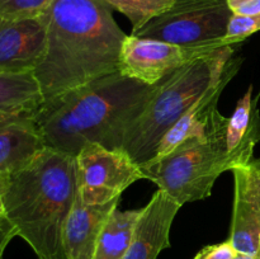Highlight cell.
<instances>
[{"instance_id": "4", "label": "cell", "mask_w": 260, "mask_h": 259, "mask_svg": "<svg viewBox=\"0 0 260 259\" xmlns=\"http://www.w3.org/2000/svg\"><path fill=\"white\" fill-rule=\"evenodd\" d=\"M231 57L234 46L217 48L160 81L151 101L124 135L122 150L139 165L151 160L165 134L222 76Z\"/></svg>"}, {"instance_id": "9", "label": "cell", "mask_w": 260, "mask_h": 259, "mask_svg": "<svg viewBox=\"0 0 260 259\" xmlns=\"http://www.w3.org/2000/svg\"><path fill=\"white\" fill-rule=\"evenodd\" d=\"M46 48V22L0 17V73H35Z\"/></svg>"}, {"instance_id": "18", "label": "cell", "mask_w": 260, "mask_h": 259, "mask_svg": "<svg viewBox=\"0 0 260 259\" xmlns=\"http://www.w3.org/2000/svg\"><path fill=\"white\" fill-rule=\"evenodd\" d=\"M112 10L122 13L132 24V33L173 7L175 0H103Z\"/></svg>"}, {"instance_id": "14", "label": "cell", "mask_w": 260, "mask_h": 259, "mask_svg": "<svg viewBox=\"0 0 260 259\" xmlns=\"http://www.w3.org/2000/svg\"><path fill=\"white\" fill-rule=\"evenodd\" d=\"M245 167L231 170L235 179V196L229 240L239 253L256 255L260 253V215L249 187Z\"/></svg>"}, {"instance_id": "11", "label": "cell", "mask_w": 260, "mask_h": 259, "mask_svg": "<svg viewBox=\"0 0 260 259\" xmlns=\"http://www.w3.org/2000/svg\"><path fill=\"white\" fill-rule=\"evenodd\" d=\"M241 63H243V57L230 58L222 76L201 98H198L175 122L174 126L165 134L154 157L164 156L185 140L206 134L213 113L217 111V102L220 95L231 79L238 74Z\"/></svg>"}, {"instance_id": "15", "label": "cell", "mask_w": 260, "mask_h": 259, "mask_svg": "<svg viewBox=\"0 0 260 259\" xmlns=\"http://www.w3.org/2000/svg\"><path fill=\"white\" fill-rule=\"evenodd\" d=\"M256 106L258 98L253 99V85H250L228 121V151L235 155L240 167L253 160L254 147L260 141V114Z\"/></svg>"}, {"instance_id": "25", "label": "cell", "mask_w": 260, "mask_h": 259, "mask_svg": "<svg viewBox=\"0 0 260 259\" xmlns=\"http://www.w3.org/2000/svg\"><path fill=\"white\" fill-rule=\"evenodd\" d=\"M234 259H260V253L256 255H250V254H244V253H236Z\"/></svg>"}, {"instance_id": "13", "label": "cell", "mask_w": 260, "mask_h": 259, "mask_svg": "<svg viewBox=\"0 0 260 259\" xmlns=\"http://www.w3.org/2000/svg\"><path fill=\"white\" fill-rule=\"evenodd\" d=\"M33 112L0 118V178L27 165L46 147Z\"/></svg>"}, {"instance_id": "23", "label": "cell", "mask_w": 260, "mask_h": 259, "mask_svg": "<svg viewBox=\"0 0 260 259\" xmlns=\"http://www.w3.org/2000/svg\"><path fill=\"white\" fill-rule=\"evenodd\" d=\"M228 5L236 15L260 14V0H228Z\"/></svg>"}, {"instance_id": "1", "label": "cell", "mask_w": 260, "mask_h": 259, "mask_svg": "<svg viewBox=\"0 0 260 259\" xmlns=\"http://www.w3.org/2000/svg\"><path fill=\"white\" fill-rule=\"evenodd\" d=\"M46 48L35 70L43 99L119 71L127 35L103 0H52L42 15Z\"/></svg>"}, {"instance_id": "3", "label": "cell", "mask_w": 260, "mask_h": 259, "mask_svg": "<svg viewBox=\"0 0 260 259\" xmlns=\"http://www.w3.org/2000/svg\"><path fill=\"white\" fill-rule=\"evenodd\" d=\"M5 216L38 259H68L63 229L78 195L76 157L45 147L0 178Z\"/></svg>"}, {"instance_id": "22", "label": "cell", "mask_w": 260, "mask_h": 259, "mask_svg": "<svg viewBox=\"0 0 260 259\" xmlns=\"http://www.w3.org/2000/svg\"><path fill=\"white\" fill-rule=\"evenodd\" d=\"M246 175H248L249 187H250L253 197L255 200L256 207L259 210L260 215V159L251 160L245 167Z\"/></svg>"}, {"instance_id": "19", "label": "cell", "mask_w": 260, "mask_h": 259, "mask_svg": "<svg viewBox=\"0 0 260 259\" xmlns=\"http://www.w3.org/2000/svg\"><path fill=\"white\" fill-rule=\"evenodd\" d=\"M52 0H0V17L35 19L45 14Z\"/></svg>"}, {"instance_id": "7", "label": "cell", "mask_w": 260, "mask_h": 259, "mask_svg": "<svg viewBox=\"0 0 260 259\" xmlns=\"http://www.w3.org/2000/svg\"><path fill=\"white\" fill-rule=\"evenodd\" d=\"M75 157L78 195L85 205L112 202L135 182L145 179L140 165L124 150L86 142Z\"/></svg>"}, {"instance_id": "26", "label": "cell", "mask_w": 260, "mask_h": 259, "mask_svg": "<svg viewBox=\"0 0 260 259\" xmlns=\"http://www.w3.org/2000/svg\"><path fill=\"white\" fill-rule=\"evenodd\" d=\"M0 216H5V206H4V201H3L2 190H0Z\"/></svg>"}, {"instance_id": "2", "label": "cell", "mask_w": 260, "mask_h": 259, "mask_svg": "<svg viewBox=\"0 0 260 259\" xmlns=\"http://www.w3.org/2000/svg\"><path fill=\"white\" fill-rule=\"evenodd\" d=\"M156 89L117 71L43 99L33 116L46 147L74 156L86 142L122 150L124 135Z\"/></svg>"}, {"instance_id": "5", "label": "cell", "mask_w": 260, "mask_h": 259, "mask_svg": "<svg viewBox=\"0 0 260 259\" xmlns=\"http://www.w3.org/2000/svg\"><path fill=\"white\" fill-rule=\"evenodd\" d=\"M228 121L217 109L205 135L190 137L164 156L140 165L145 179L182 206L210 197L217 178L240 167L235 155L228 151Z\"/></svg>"}, {"instance_id": "17", "label": "cell", "mask_w": 260, "mask_h": 259, "mask_svg": "<svg viewBox=\"0 0 260 259\" xmlns=\"http://www.w3.org/2000/svg\"><path fill=\"white\" fill-rule=\"evenodd\" d=\"M140 213L141 210L119 211L116 208L99 235L94 259H123Z\"/></svg>"}, {"instance_id": "24", "label": "cell", "mask_w": 260, "mask_h": 259, "mask_svg": "<svg viewBox=\"0 0 260 259\" xmlns=\"http://www.w3.org/2000/svg\"><path fill=\"white\" fill-rule=\"evenodd\" d=\"M14 236H17V233L10 221L7 216H0V259H3L5 249Z\"/></svg>"}, {"instance_id": "12", "label": "cell", "mask_w": 260, "mask_h": 259, "mask_svg": "<svg viewBox=\"0 0 260 259\" xmlns=\"http://www.w3.org/2000/svg\"><path fill=\"white\" fill-rule=\"evenodd\" d=\"M121 198L106 205H85L76 195L63 229V248L68 259H94L99 235Z\"/></svg>"}, {"instance_id": "16", "label": "cell", "mask_w": 260, "mask_h": 259, "mask_svg": "<svg viewBox=\"0 0 260 259\" xmlns=\"http://www.w3.org/2000/svg\"><path fill=\"white\" fill-rule=\"evenodd\" d=\"M43 102L35 73H0V118L33 112Z\"/></svg>"}, {"instance_id": "21", "label": "cell", "mask_w": 260, "mask_h": 259, "mask_svg": "<svg viewBox=\"0 0 260 259\" xmlns=\"http://www.w3.org/2000/svg\"><path fill=\"white\" fill-rule=\"evenodd\" d=\"M236 253L238 251L231 241L226 240L223 243L206 246L193 259H234Z\"/></svg>"}, {"instance_id": "8", "label": "cell", "mask_w": 260, "mask_h": 259, "mask_svg": "<svg viewBox=\"0 0 260 259\" xmlns=\"http://www.w3.org/2000/svg\"><path fill=\"white\" fill-rule=\"evenodd\" d=\"M215 50L217 48L183 47L131 35L122 45L119 73L146 85H156L194 58Z\"/></svg>"}, {"instance_id": "20", "label": "cell", "mask_w": 260, "mask_h": 259, "mask_svg": "<svg viewBox=\"0 0 260 259\" xmlns=\"http://www.w3.org/2000/svg\"><path fill=\"white\" fill-rule=\"evenodd\" d=\"M260 30V14L256 15H231L226 32V42L234 46Z\"/></svg>"}, {"instance_id": "6", "label": "cell", "mask_w": 260, "mask_h": 259, "mask_svg": "<svg viewBox=\"0 0 260 259\" xmlns=\"http://www.w3.org/2000/svg\"><path fill=\"white\" fill-rule=\"evenodd\" d=\"M231 10L228 0H175L173 7L131 35L183 47L231 46L226 32Z\"/></svg>"}, {"instance_id": "10", "label": "cell", "mask_w": 260, "mask_h": 259, "mask_svg": "<svg viewBox=\"0 0 260 259\" xmlns=\"http://www.w3.org/2000/svg\"><path fill=\"white\" fill-rule=\"evenodd\" d=\"M182 205L162 189L141 208L131 244L123 259H156L170 246V229Z\"/></svg>"}]
</instances>
